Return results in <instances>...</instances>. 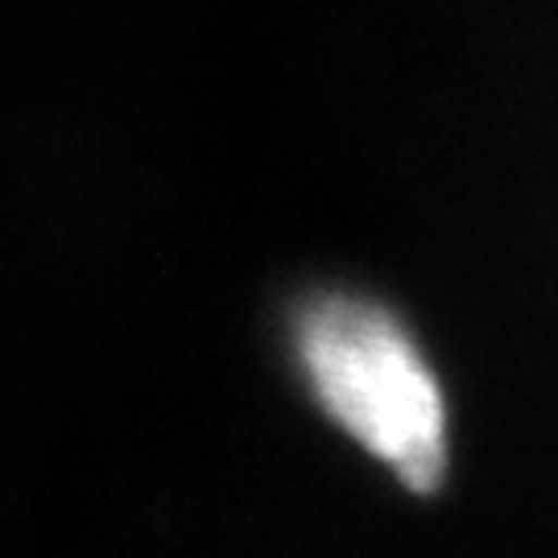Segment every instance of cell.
<instances>
[{"label": "cell", "mask_w": 558, "mask_h": 558, "mask_svg": "<svg viewBox=\"0 0 558 558\" xmlns=\"http://www.w3.org/2000/svg\"><path fill=\"white\" fill-rule=\"evenodd\" d=\"M302 368L319 405L414 493L447 476V405L418 348L389 315L323 302L299 331Z\"/></svg>", "instance_id": "6da1fadb"}]
</instances>
